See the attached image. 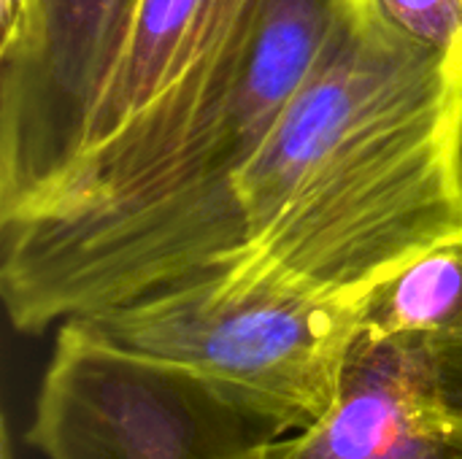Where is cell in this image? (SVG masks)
Returning a JSON list of instances; mask_svg holds the SVG:
<instances>
[{
    "label": "cell",
    "instance_id": "5",
    "mask_svg": "<svg viewBox=\"0 0 462 459\" xmlns=\"http://www.w3.org/2000/svg\"><path fill=\"white\" fill-rule=\"evenodd\" d=\"M282 436L238 395L60 325L27 441L46 459H268Z\"/></svg>",
    "mask_w": 462,
    "mask_h": 459
},
{
    "label": "cell",
    "instance_id": "3",
    "mask_svg": "<svg viewBox=\"0 0 462 459\" xmlns=\"http://www.w3.org/2000/svg\"><path fill=\"white\" fill-rule=\"evenodd\" d=\"M365 298L238 281L214 268L65 325L114 352L189 371L292 433L333 406Z\"/></svg>",
    "mask_w": 462,
    "mask_h": 459
},
{
    "label": "cell",
    "instance_id": "1",
    "mask_svg": "<svg viewBox=\"0 0 462 459\" xmlns=\"http://www.w3.org/2000/svg\"><path fill=\"white\" fill-rule=\"evenodd\" d=\"M460 68L365 0H344L311 73L236 179L241 243L217 271L365 298L460 241Z\"/></svg>",
    "mask_w": 462,
    "mask_h": 459
},
{
    "label": "cell",
    "instance_id": "7",
    "mask_svg": "<svg viewBox=\"0 0 462 459\" xmlns=\"http://www.w3.org/2000/svg\"><path fill=\"white\" fill-rule=\"evenodd\" d=\"M268 459H462V425L441 406L425 338L357 333L333 406Z\"/></svg>",
    "mask_w": 462,
    "mask_h": 459
},
{
    "label": "cell",
    "instance_id": "12",
    "mask_svg": "<svg viewBox=\"0 0 462 459\" xmlns=\"http://www.w3.org/2000/svg\"><path fill=\"white\" fill-rule=\"evenodd\" d=\"M455 170H457V189H460V203H462V106H460V119H457V138H455Z\"/></svg>",
    "mask_w": 462,
    "mask_h": 459
},
{
    "label": "cell",
    "instance_id": "9",
    "mask_svg": "<svg viewBox=\"0 0 462 459\" xmlns=\"http://www.w3.org/2000/svg\"><path fill=\"white\" fill-rule=\"evenodd\" d=\"M390 27L462 70V0H365Z\"/></svg>",
    "mask_w": 462,
    "mask_h": 459
},
{
    "label": "cell",
    "instance_id": "4",
    "mask_svg": "<svg viewBox=\"0 0 462 459\" xmlns=\"http://www.w3.org/2000/svg\"><path fill=\"white\" fill-rule=\"evenodd\" d=\"M268 0H138L76 160L0 230H62L127 203L233 89Z\"/></svg>",
    "mask_w": 462,
    "mask_h": 459
},
{
    "label": "cell",
    "instance_id": "6",
    "mask_svg": "<svg viewBox=\"0 0 462 459\" xmlns=\"http://www.w3.org/2000/svg\"><path fill=\"white\" fill-rule=\"evenodd\" d=\"M138 0H30L0 43V225L32 208L79 154Z\"/></svg>",
    "mask_w": 462,
    "mask_h": 459
},
{
    "label": "cell",
    "instance_id": "10",
    "mask_svg": "<svg viewBox=\"0 0 462 459\" xmlns=\"http://www.w3.org/2000/svg\"><path fill=\"white\" fill-rule=\"evenodd\" d=\"M425 352L441 406L462 425V314L441 333L425 338Z\"/></svg>",
    "mask_w": 462,
    "mask_h": 459
},
{
    "label": "cell",
    "instance_id": "8",
    "mask_svg": "<svg viewBox=\"0 0 462 459\" xmlns=\"http://www.w3.org/2000/svg\"><path fill=\"white\" fill-rule=\"evenodd\" d=\"M462 314V238L441 243L384 279L368 298L360 330L374 338H430Z\"/></svg>",
    "mask_w": 462,
    "mask_h": 459
},
{
    "label": "cell",
    "instance_id": "11",
    "mask_svg": "<svg viewBox=\"0 0 462 459\" xmlns=\"http://www.w3.org/2000/svg\"><path fill=\"white\" fill-rule=\"evenodd\" d=\"M30 0H0V43H5L24 19Z\"/></svg>",
    "mask_w": 462,
    "mask_h": 459
},
{
    "label": "cell",
    "instance_id": "2",
    "mask_svg": "<svg viewBox=\"0 0 462 459\" xmlns=\"http://www.w3.org/2000/svg\"><path fill=\"white\" fill-rule=\"evenodd\" d=\"M344 0H268L244 70L119 208L62 230H0V292L41 333L222 265L241 243L236 179L311 73Z\"/></svg>",
    "mask_w": 462,
    "mask_h": 459
}]
</instances>
